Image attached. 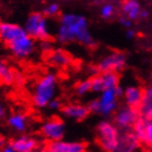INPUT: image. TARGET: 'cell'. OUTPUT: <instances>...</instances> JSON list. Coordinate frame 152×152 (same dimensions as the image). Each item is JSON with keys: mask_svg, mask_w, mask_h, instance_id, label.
I'll return each mask as SVG.
<instances>
[{"mask_svg": "<svg viewBox=\"0 0 152 152\" xmlns=\"http://www.w3.org/2000/svg\"><path fill=\"white\" fill-rule=\"evenodd\" d=\"M58 40L62 44L75 40L86 46H92L95 44L88 29L86 18L73 13H66L61 18L60 26L58 28Z\"/></svg>", "mask_w": 152, "mask_h": 152, "instance_id": "6da1fadb", "label": "cell"}, {"mask_svg": "<svg viewBox=\"0 0 152 152\" xmlns=\"http://www.w3.org/2000/svg\"><path fill=\"white\" fill-rule=\"evenodd\" d=\"M58 85V77L53 73H48L38 79L33 90V102L37 108L47 107L49 101L54 98Z\"/></svg>", "mask_w": 152, "mask_h": 152, "instance_id": "7a4b0ae2", "label": "cell"}, {"mask_svg": "<svg viewBox=\"0 0 152 152\" xmlns=\"http://www.w3.org/2000/svg\"><path fill=\"white\" fill-rule=\"evenodd\" d=\"M98 142L105 151H117L121 148L117 127L110 122H101L98 126Z\"/></svg>", "mask_w": 152, "mask_h": 152, "instance_id": "3957f363", "label": "cell"}, {"mask_svg": "<svg viewBox=\"0 0 152 152\" xmlns=\"http://www.w3.org/2000/svg\"><path fill=\"white\" fill-rule=\"evenodd\" d=\"M26 33L31 37L38 40H47L50 38L47 16L44 13L34 12L27 18L24 25Z\"/></svg>", "mask_w": 152, "mask_h": 152, "instance_id": "277c9868", "label": "cell"}, {"mask_svg": "<svg viewBox=\"0 0 152 152\" xmlns=\"http://www.w3.org/2000/svg\"><path fill=\"white\" fill-rule=\"evenodd\" d=\"M118 98L115 94L114 88H105L100 92V97L88 104L90 113L109 115L116 109V99Z\"/></svg>", "mask_w": 152, "mask_h": 152, "instance_id": "5b68a950", "label": "cell"}, {"mask_svg": "<svg viewBox=\"0 0 152 152\" xmlns=\"http://www.w3.org/2000/svg\"><path fill=\"white\" fill-rule=\"evenodd\" d=\"M9 47L11 53L18 59H25L29 57L35 48V39L26 34L22 37L18 38L11 44L7 45Z\"/></svg>", "mask_w": 152, "mask_h": 152, "instance_id": "8992f818", "label": "cell"}, {"mask_svg": "<svg viewBox=\"0 0 152 152\" xmlns=\"http://www.w3.org/2000/svg\"><path fill=\"white\" fill-rule=\"evenodd\" d=\"M40 133L48 141L61 140L65 134V124L60 118H51L42 124Z\"/></svg>", "mask_w": 152, "mask_h": 152, "instance_id": "52a82bcc", "label": "cell"}, {"mask_svg": "<svg viewBox=\"0 0 152 152\" xmlns=\"http://www.w3.org/2000/svg\"><path fill=\"white\" fill-rule=\"evenodd\" d=\"M125 65H126V56L123 52L116 51L104 57L99 62L98 70L100 73L108 72V71L120 72L125 67Z\"/></svg>", "mask_w": 152, "mask_h": 152, "instance_id": "ba28073f", "label": "cell"}, {"mask_svg": "<svg viewBox=\"0 0 152 152\" xmlns=\"http://www.w3.org/2000/svg\"><path fill=\"white\" fill-rule=\"evenodd\" d=\"M138 111L136 108L132 107H125L120 109L114 116V122L116 127H120L122 129H127L129 127L134 126V124L138 120Z\"/></svg>", "mask_w": 152, "mask_h": 152, "instance_id": "9c48e42d", "label": "cell"}, {"mask_svg": "<svg viewBox=\"0 0 152 152\" xmlns=\"http://www.w3.org/2000/svg\"><path fill=\"white\" fill-rule=\"evenodd\" d=\"M25 28L18 24L8 22H0V40L6 45L11 44L18 38L26 35Z\"/></svg>", "mask_w": 152, "mask_h": 152, "instance_id": "30bf717a", "label": "cell"}, {"mask_svg": "<svg viewBox=\"0 0 152 152\" xmlns=\"http://www.w3.org/2000/svg\"><path fill=\"white\" fill-rule=\"evenodd\" d=\"M46 150L49 152H84L86 151V145L80 141L70 142L61 139L49 141L46 146Z\"/></svg>", "mask_w": 152, "mask_h": 152, "instance_id": "8fae6325", "label": "cell"}, {"mask_svg": "<svg viewBox=\"0 0 152 152\" xmlns=\"http://www.w3.org/2000/svg\"><path fill=\"white\" fill-rule=\"evenodd\" d=\"M134 133L140 141L152 147V120L138 118L134 124Z\"/></svg>", "mask_w": 152, "mask_h": 152, "instance_id": "7c38bea8", "label": "cell"}, {"mask_svg": "<svg viewBox=\"0 0 152 152\" xmlns=\"http://www.w3.org/2000/svg\"><path fill=\"white\" fill-rule=\"evenodd\" d=\"M47 61L49 64L56 67H67L72 63V57L67 51L63 49H56V50L49 51Z\"/></svg>", "mask_w": 152, "mask_h": 152, "instance_id": "4fadbf2b", "label": "cell"}, {"mask_svg": "<svg viewBox=\"0 0 152 152\" xmlns=\"http://www.w3.org/2000/svg\"><path fill=\"white\" fill-rule=\"evenodd\" d=\"M62 114L74 121H83L88 116L90 111L88 107L82 104H66L61 108Z\"/></svg>", "mask_w": 152, "mask_h": 152, "instance_id": "5bb4252c", "label": "cell"}, {"mask_svg": "<svg viewBox=\"0 0 152 152\" xmlns=\"http://www.w3.org/2000/svg\"><path fill=\"white\" fill-rule=\"evenodd\" d=\"M124 98L127 105L132 108H139L143 101V92L137 86H129L124 89Z\"/></svg>", "mask_w": 152, "mask_h": 152, "instance_id": "9a60e30c", "label": "cell"}, {"mask_svg": "<svg viewBox=\"0 0 152 152\" xmlns=\"http://www.w3.org/2000/svg\"><path fill=\"white\" fill-rule=\"evenodd\" d=\"M14 152H32L37 148V140L28 136H21L10 141Z\"/></svg>", "mask_w": 152, "mask_h": 152, "instance_id": "2e32d148", "label": "cell"}, {"mask_svg": "<svg viewBox=\"0 0 152 152\" xmlns=\"http://www.w3.org/2000/svg\"><path fill=\"white\" fill-rule=\"evenodd\" d=\"M122 11L129 20L134 21L139 18L140 14V4L137 0H125L122 4Z\"/></svg>", "mask_w": 152, "mask_h": 152, "instance_id": "e0dca14e", "label": "cell"}, {"mask_svg": "<svg viewBox=\"0 0 152 152\" xmlns=\"http://www.w3.org/2000/svg\"><path fill=\"white\" fill-rule=\"evenodd\" d=\"M19 73L11 69L9 65L4 63V61L0 59V77L2 79V83L6 85H12L16 83V77Z\"/></svg>", "mask_w": 152, "mask_h": 152, "instance_id": "ac0fdd59", "label": "cell"}, {"mask_svg": "<svg viewBox=\"0 0 152 152\" xmlns=\"http://www.w3.org/2000/svg\"><path fill=\"white\" fill-rule=\"evenodd\" d=\"M8 124L14 130L22 133L27 127V117L23 113H15L8 118Z\"/></svg>", "mask_w": 152, "mask_h": 152, "instance_id": "d6986e66", "label": "cell"}, {"mask_svg": "<svg viewBox=\"0 0 152 152\" xmlns=\"http://www.w3.org/2000/svg\"><path fill=\"white\" fill-rule=\"evenodd\" d=\"M100 75H101L103 84H104V89L105 88H115L116 86H118L120 77H118L117 72L108 71V72H102Z\"/></svg>", "mask_w": 152, "mask_h": 152, "instance_id": "ffe728a7", "label": "cell"}, {"mask_svg": "<svg viewBox=\"0 0 152 152\" xmlns=\"http://www.w3.org/2000/svg\"><path fill=\"white\" fill-rule=\"evenodd\" d=\"M90 88L91 91L95 92H101L104 89V84L101 75H95L92 78H90Z\"/></svg>", "mask_w": 152, "mask_h": 152, "instance_id": "44dd1931", "label": "cell"}, {"mask_svg": "<svg viewBox=\"0 0 152 152\" xmlns=\"http://www.w3.org/2000/svg\"><path fill=\"white\" fill-rule=\"evenodd\" d=\"M76 94L78 96H85L86 94H88L89 91H91V88H90V79H87V80H83V82H79L75 87Z\"/></svg>", "mask_w": 152, "mask_h": 152, "instance_id": "7402d4cb", "label": "cell"}, {"mask_svg": "<svg viewBox=\"0 0 152 152\" xmlns=\"http://www.w3.org/2000/svg\"><path fill=\"white\" fill-rule=\"evenodd\" d=\"M60 7L58 3H50L49 6H47L44 10V14L46 16H54L59 13Z\"/></svg>", "mask_w": 152, "mask_h": 152, "instance_id": "603a6c76", "label": "cell"}, {"mask_svg": "<svg viewBox=\"0 0 152 152\" xmlns=\"http://www.w3.org/2000/svg\"><path fill=\"white\" fill-rule=\"evenodd\" d=\"M114 13V7L110 3H107L101 8V16L103 19H110Z\"/></svg>", "mask_w": 152, "mask_h": 152, "instance_id": "cb8c5ba5", "label": "cell"}, {"mask_svg": "<svg viewBox=\"0 0 152 152\" xmlns=\"http://www.w3.org/2000/svg\"><path fill=\"white\" fill-rule=\"evenodd\" d=\"M48 107L51 109V110H59L61 109L62 104H61V101L58 100V99H51L49 103H48Z\"/></svg>", "mask_w": 152, "mask_h": 152, "instance_id": "d4e9b609", "label": "cell"}, {"mask_svg": "<svg viewBox=\"0 0 152 152\" xmlns=\"http://www.w3.org/2000/svg\"><path fill=\"white\" fill-rule=\"evenodd\" d=\"M120 23H121V25L125 26V27H127V28L132 26V20H129L127 16H123V18H121Z\"/></svg>", "mask_w": 152, "mask_h": 152, "instance_id": "484cf974", "label": "cell"}, {"mask_svg": "<svg viewBox=\"0 0 152 152\" xmlns=\"http://www.w3.org/2000/svg\"><path fill=\"white\" fill-rule=\"evenodd\" d=\"M40 46L45 51H50L51 49V45L49 42V39H47V40H41Z\"/></svg>", "mask_w": 152, "mask_h": 152, "instance_id": "4316f807", "label": "cell"}, {"mask_svg": "<svg viewBox=\"0 0 152 152\" xmlns=\"http://www.w3.org/2000/svg\"><path fill=\"white\" fill-rule=\"evenodd\" d=\"M145 116L147 120H152V107H148L145 109Z\"/></svg>", "mask_w": 152, "mask_h": 152, "instance_id": "83f0119b", "label": "cell"}, {"mask_svg": "<svg viewBox=\"0 0 152 152\" xmlns=\"http://www.w3.org/2000/svg\"><path fill=\"white\" fill-rule=\"evenodd\" d=\"M1 150H2L3 152H14V149H13V147L11 146V143L10 142L6 143V145L1 148Z\"/></svg>", "mask_w": 152, "mask_h": 152, "instance_id": "f1b7e54d", "label": "cell"}, {"mask_svg": "<svg viewBox=\"0 0 152 152\" xmlns=\"http://www.w3.org/2000/svg\"><path fill=\"white\" fill-rule=\"evenodd\" d=\"M114 89H115V94H116L117 97H122V96L124 95V90L121 86H116Z\"/></svg>", "mask_w": 152, "mask_h": 152, "instance_id": "f546056e", "label": "cell"}, {"mask_svg": "<svg viewBox=\"0 0 152 152\" xmlns=\"http://www.w3.org/2000/svg\"><path fill=\"white\" fill-rule=\"evenodd\" d=\"M4 116H6V108H4V105L0 102V120H2Z\"/></svg>", "mask_w": 152, "mask_h": 152, "instance_id": "4dcf8cb0", "label": "cell"}, {"mask_svg": "<svg viewBox=\"0 0 152 152\" xmlns=\"http://www.w3.org/2000/svg\"><path fill=\"white\" fill-rule=\"evenodd\" d=\"M134 36H135V32L128 27V29H127V32H126V37L128 38V39H132V38H134Z\"/></svg>", "mask_w": 152, "mask_h": 152, "instance_id": "1f68e13d", "label": "cell"}, {"mask_svg": "<svg viewBox=\"0 0 152 152\" xmlns=\"http://www.w3.org/2000/svg\"><path fill=\"white\" fill-rule=\"evenodd\" d=\"M146 97L149 99V100H151L152 101V88H149L146 91Z\"/></svg>", "mask_w": 152, "mask_h": 152, "instance_id": "d6a6232c", "label": "cell"}, {"mask_svg": "<svg viewBox=\"0 0 152 152\" xmlns=\"http://www.w3.org/2000/svg\"><path fill=\"white\" fill-rule=\"evenodd\" d=\"M4 145H6V139H4V137H3L2 135L0 134V149H1V148L4 146Z\"/></svg>", "mask_w": 152, "mask_h": 152, "instance_id": "836d02e7", "label": "cell"}, {"mask_svg": "<svg viewBox=\"0 0 152 152\" xmlns=\"http://www.w3.org/2000/svg\"><path fill=\"white\" fill-rule=\"evenodd\" d=\"M147 16H148V12L141 10V11H140V14H139V18H147Z\"/></svg>", "mask_w": 152, "mask_h": 152, "instance_id": "e575fe53", "label": "cell"}, {"mask_svg": "<svg viewBox=\"0 0 152 152\" xmlns=\"http://www.w3.org/2000/svg\"><path fill=\"white\" fill-rule=\"evenodd\" d=\"M1 84H3V83H2V79H1V77H0V85H1Z\"/></svg>", "mask_w": 152, "mask_h": 152, "instance_id": "d590c367", "label": "cell"}, {"mask_svg": "<svg viewBox=\"0 0 152 152\" xmlns=\"http://www.w3.org/2000/svg\"><path fill=\"white\" fill-rule=\"evenodd\" d=\"M0 22H1V14H0Z\"/></svg>", "mask_w": 152, "mask_h": 152, "instance_id": "8d00e7d4", "label": "cell"}]
</instances>
